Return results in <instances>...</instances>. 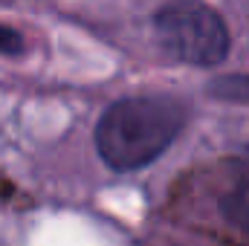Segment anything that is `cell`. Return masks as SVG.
Listing matches in <instances>:
<instances>
[{
  "instance_id": "1",
  "label": "cell",
  "mask_w": 249,
  "mask_h": 246,
  "mask_svg": "<svg viewBox=\"0 0 249 246\" xmlns=\"http://www.w3.org/2000/svg\"><path fill=\"white\" fill-rule=\"evenodd\" d=\"M186 124V107L171 96H130L105 110L96 148L116 171H136L157 159Z\"/></svg>"
},
{
  "instance_id": "2",
  "label": "cell",
  "mask_w": 249,
  "mask_h": 246,
  "mask_svg": "<svg viewBox=\"0 0 249 246\" xmlns=\"http://www.w3.org/2000/svg\"><path fill=\"white\" fill-rule=\"evenodd\" d=\"M160 44L180 61L214 67L229 53V32L220 15L200 0H171L157 12Z\"/></svg>"
},
{
  "instance_id": "3",
  "label": "cell",
  "mask_w": 249,
  "mask_h": 246,
  "mask_svg": "<svg viewBox=\"0 0 249 246\" xmlns=\"http://www.w3.org/2000/svg\"><path fill=\"white\" fill-rule=\"evenodd\" d=\"M223 211H226V217L235 229L249 235V177L241 180L229 191V197L223 200Z\"/></svg>"
},
{
  "instance_id": "4",
  "label": "cell",
  "mask_w": 249,
  "mask_h": 246,
  "mask_svg": "<svg viewBox=\"0 0 249 246\" xmlns=\"http://www.w3.org/2000/svg\"><path fill=\"white\" fill-rule=\"evenodd\" d=\"M212 90L220 93V99L249 102V78H223V81H214Z\"/></svg>"
},
{
  "instance_id": "5",
  "label": "cell",
  "mask_w": 249,
  "mask_h": 246,
  "mask_svg": "<svg viewBox=\"0 0 249 246\" xmlns=\"http://www.w3.org/2000/svg\"><path fill=\"white\" fill-rule=\"evenodd\" d=\"M20 50H23V38H20L15 29L0 26V53H6V55H18Z\"/></svg>"
}]
</instances>
